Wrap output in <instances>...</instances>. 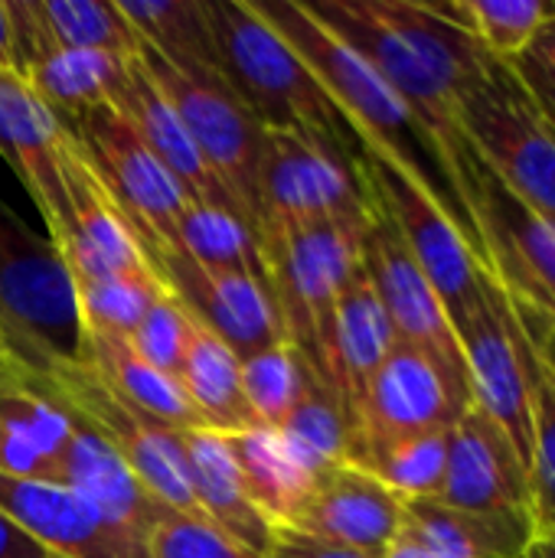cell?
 <instances>
[{"instance_id":"8","label":"cell","mask_w":555,"mask_h":558,"mask_svg":"<svg viewBox=\"0 0 555 558\" xmlns=\"http://www.w3.org/2000/svg\"><path fill=\"white\" fill-rule=\"evenodd\" d=\"M59 128L98 173L118 203L137 248L160 275V265L180 255V222L190 206L183 190L111 105L62 121Z\"/></svg>"},{"instance_id":"35","label":"cell","mask_w":555,"mask_h":558,"mask_svg":"<svg viewBox=\"0 0 555 558\" xmlns=\"http://www.w3.org/2000/svg\"><path fill=\"white\" fill-rule=\"evenodd\" d=\"M278 435L324 477L337 464L353 461V422L330 386L307 379L301 402L285 418Z\"/></svg>"},{"instance_id":"17","label":"cell","mask_w":555,"mask_h":558,"mask_svg":"<svg viewBox=\"0 0 555 558\" xmlns=\"http://www.w3.org/2000/svg\"><path fill=\"white\" fill-rule=\"evenodd\" d=\"M0 513L52 558H150L144 536L69 487L0 474Z\"/></svg>"},{"instance_id":"32","label":"cell","mask_w":555,"mask_h":558,"mask_svg":"<svg viewBox=\"0 0 555 558\" xmlns=\"http://www.w3.org/2000/svg\"><path fill=\"white\" fill-rule=\"evenodd\" d=\"M432 13L471 36L491 59L514 65L540 26L555 16L553 0H425Z\"/></svg>"},{"instance_id":"15","label":"cell","mask_w":555,"mask_h":558,"mask_svg":"<svg viewBox=\"0 0 555 558\" xmlns=\"http://www.w3.org/2000/svg\"><path fill=\"white\" fill-rule=\"evenodd\" d=\"M458 415L461 409L455 405L435 363L396 340L353 412L350 464H360L370 451L389 441L448 428Z\"/></svg>"},{"instance_id":"6","label":"cell","mask_w":555,"mask_h":558,"mask_svg":"<svg viewBox=\"0 0 555 558\" xmlns=\"http://www.w3.org/2000/svg\"><path fill=\"white\" fill-rule=\"evenodd\" d=\"M141 65L164 92L177 118L183 121L200 157L239 209L242 222L262 245V203H258V167L262 134L258 118L242 105L229 78L216 69H190L164 59L157 49H137Z\"/></svg>"},{"instance_id":"27","label":"cell","mask_w":555,"mask_h":558,"mask_svg":"<svg viewBox=\"0 0 555 558\" xmlns=\"http://www.w3.org/2000/svg\"><path fill=\"white\" fill-rule=\"evenodd\" d=\"M177 386L193 405V412L200 415L203 428L219 435H239L258 428L242 392L239 356L190 311H186V347H183Z\"/></svg>"},{"instance_id":"40","label":"cell","mask_w":555,"mask_h":558,"mask_svg":"<svg viewBox=\"0 0 555 558\" xmlns=\"http://www.w3.org/2000/svg\"><path fill=\"white\" fill-rule=\"evenodd\" d=\"M147 553L150 558H255L232 546L226 536H219L213 526L177 513L160 504L150 533H147Z\"/></svg>"},{"instance_id":"30","label":"cell","mask_w":555,"mask_h":558,"mask_svg":"<svg viewBox=\"0 0 555 558\" xmlns=\"http://www.w3.org/2000/svg\"><path fill=\"white\" fill-rule=\"evenodd\" d=\"M62 487L88 497L118 526H124L144 539H147L150 523L160 510V504L141 487V481L128 471V464L101 438H95L88 428H82L79 422H75V438H72Z\"/></svg>"},{"instance_id":"29","label":"cell","mask_w":555,"mask_h":558,"mask_svg":"<svg viewBox=\"0 0 555 558\" xmlns=\"http://www.w3.org/2000/svg\"><path fill=\"white\" fill-rule=\"evenodd\" d=\"M226 441L252 504L275 526H294L321 474L278 432L255 428L226 435Z\"/></svg>"},{"instance_id":"26","label":"cell","mask_w":555,"mask_h":558,"mask_svg":"<svg viewBox=\"0 0 555 558\" xmlns=\"http://www.w3.org/2000/svg\"><path fill=\"white\" fill-rule=\"evenodd\" d=\"M393 347L396 330L366 278V268L360 265L337 301L327 343V383L343 402L350 422L366 386L373 383L376 369L383 366Z\"/></svg>"},{"instance_id":"2","label":"cell","mask_w":555,"mask_h":558,"mask_svg":"<svg viewBox=\"0 0 555 558\" xmlns=\"http://www.w3.org/2000/svg\"><path fill=\"white\" fill-rule=\"evenodd\" d=\"M262 20L304 59L340 118L357 137V150L379 157L422 186L458 226L478 262L487 268V242L474 203L461 186L451 157L419 114L327 26L304 0H252Z\"/></svg>"},{"instance_id":"9","label":"cell","mask_w":555,"mask_h":558,"mask_svg":"<svg viewBox=\"0 0 555 558\" xmlns=\"http://www.w3.org/2000/svg\"><path fill=\"white\" fill-rule=\"evenodd\" d=\"M29 379V376H26ZM65 415L101 438L141 481V487L164 507L203 523L186 484L180 432L154 422L118 392H111L85 363L62 366L46 379H33Z\"/></svg>"},{"instance_id":"46","label":"cell","mask_w":555,"mask_h":558,"mask_svg":"<svg viewBox=\"0 0 555 558\" xmlns=\"http://www.w3.org/2000/svg\"><path fill=\"white\" fill-rule=\"evenodd\" d=\"M520 558H555V536H536Z\"/></svg>"},{"instance_id":"43","label":"cell","mask_w":555,"mask_h":558,"mask_svg":"<svg viewBox=\"0 0 555 558\" xmlns=\"http://www.w3.org/2000/svg\"><path fill=\"white\" fill-rule=\"evenodd\" d=\"M0 558H52L39 549L10 517L0 513Z\"/></svg>"},{"instance_id":"21","label":"cell","mask_w":555,"mask_h":558,"mask_svg":"<svg viewBox=\"0 0 555 558\" xmlns=\"http://www.w3.org/2000/svg\"><path fill=\"white\" fill-rule=\"evenodd\" d=\"M59 147L62 128L52 111L13 69H0V157L26 186L49 242L62 235L69 216Z\"/></svg>"},{"instance_id":"48","label":"cell","mask_w":555,"mask_h":558,"mask_svg":"<svg viewBox=\"0 0 555 558\" xmlns=\"http://www.w3.org/2000/svg\"><path fill=\"white\" fill-rule=\"evenodd\" d=\"M543 111H546L550 118H555V108H546V105H543Z\"/></svg>"},{"instance_id":"31","label":"cell","mask_w":555,"mask_h":558,"mask_svg":"<svg viewBox=\"0 0 555 558\" xmlns=\"http://www.w3.org/2000/svg\"><path fill=\"white\" fill-rule=\"evenodd\" d=\"M118 7L137 39L164 59L219 72L209 0H118Z\"/></svg>"},{"instance_id":"39","label":"cell","mask_w":555,"mask_h":558,"mask_svg":"<svg viewBox=\"0 0 555 558\" xmlns=\"http://www.w3.org/2000/svg\"><path fill=\"white\" fill-rule=\"evenodd\" d=\"M128 340L147 366H154L160 376L177 383L180 363H183V347H186V307L170 291L160 294L147 307V314L141 317V324L134 327V333Z\"/></svg>"},{"instance_id":"41","label":"cell","mask_w":555,"mask_h":558,"mask_svg":"<svg viewBox=\"0 0 555 558\" xmlns=\"http://www.w3.org/2000/svg\"><path fill=\"white\" fill-rule=\"evenodd\" d=\"M533 98L546 108H555V16L540 26L527 52L514 62Z\"/></svg>"},{"instance_id":"14","label":"cell","mask_w":555,"mask_h":558,"mask_svg":"<svg viewBox=\"0 0 555 558\" xmlns=\"http://www.w3.org/2000/svg\"><path fill=\"white\" fill-rule=\"evenodd\" d=\"M458 343L468 363L471 402L484 409L491 422L510 438L514 451L520 454L530 474L533 432H530L523 353H520L514 311L494 275H487L481 307L458 327Z\"/></svg>"},{"instance_id":"3","label":"cell","mask_w":555,"mask_h":558,"mask_svg":"<svg viewBox=\"0 0 555 558\" xmlns=\"http://www.w3.org/2000/svg\"><path fill=\"white\" fill-rule=\"evenodd\" d=\"M219 72L262 128L307 131L357 154V137L304 65V59L262 20L252 0H209Z\"/></svg>"},{"instance_id":"33","label":"cell","mask_w":555,"mask_h":558,"mask_svg":"<svg viewBox=\"0 0 555 558\" xmlns=\"http://www.w3.org/2000/svg\"><path fill=\"white\" fill-rule=\"evenodd\" d=\"M43 33L79 52H101L111 59H131L141 49V39L118 0H29Z\"/></svg>"},{"instance_id":"13","label":"cell","mask_w":555,"mask_h":558,"mask_svg":"<svg viewBox=\"0 0 555 558\" xmlns=\"http://www.w3.org/2000/svg\"><path fill=\"white\" fill-rule=\"evenodd\" d=\"M435 504L478 520H533L530 474L510 438L474 402L448 428V461Z\"/></svg>"},{"instance_id":"47","label":"cell","mask_w":555,"mask_h":558,"mask_svg":"<svg viewBox=\"0 0 555 558\" xmlns=\"http://www.w3.org/2000/svg\"><path fill=\"white\" fill-rule=\"evenodd\" d=\"M3 366H10V363H7V356H3V350H0V369H3Z\"/></svg>"},{"instance_id":"5","label":"cell","mask_w":555,"mask_h":558,"mask_svg":"<svg viewBox=\"0 0 555 558\" xmlns=\"http://www.w3.org/2000/svg\"><path fill=\"white\" fill-rule=\"evenodd\" d=\"M363 229L366 219H343L268 232L262 239V258L285 340L324 386H330L327 343L334 311L343 288L363 265Z\"/></svg>"},{"instance_id":"45","label":"cell","mask_w":555,"mask_h":558,"mask_svg":"<svg viewBox=\"0 0 555 558\" xmlns=\"http://www.w3.org/2000/svg\"><path fill=\"white\" fill-rule=\"evenodd\" d=\"M13 59V13L10 0H0V69H10Z\"/></svg>"},{"instance_id":"20","label":"cell","mask_w":555,"mask_h":558,"mask_svg":"<svg viewBox=\"0 0 555 558\" xmlns=\"http://www.w3.org/2000/svg\"><path fill=\"white\" fill-rule=\"evenodd\" d=\"M402 517L406 500L379 477L357 464H337L317 481L291 530L340 549L383 558L402 530Z\"/></svg>"},{"instance_id":"1","label":"cell","mask_w":555,"mask_h":558,"mask_svg":"<svg viewBox=\"0 0 555 558\" xmlns=\"http://www.w3.org/2000/svg\"><path fill=\"white\" fill-rule=\"evenodd\" d=\"M438 137L451 167L478 199L474 150L461 131V101L497 59L432 13L425 0H304ZM478 213V209H474Z\"/></svg>"},{"instance_id":"12","label":"cell","mask_w":555,"mask_h":558,"mask_svg":"<svg viewBox=\"0 0 555 558\" xmlns=\"http://www.w3.org/2000/svg\"><path fill=\"white\" fill-rule=\"evenodd\" d=\"M353 163L363 186L386 209L415 265L425 271L429 284L442 298L448 320L458 333V327L481 307L491 271L478 262L458 226L445 216V209L402 170L383 163L366 150H357Z\"/></svg>"},{"instance_id":"37","label":"cell","mask_w":555,"mask_h":558,"mask_svg":"<svg viewBox=\"0 0 555 558\" xmlns=\"http://www.w3.org/2000/svg\"><path fill=\"white\" fill-rule=\"evenodd\" d=\"M75 314L82 327L131 337L147 307L170 288L160 278H124V275H69Z\"/></svg>"},{"instance_id":"49","label":"cell","mask_w":555,"mask_h":558,"mask_svg":"<svg viewBox=\"0 0 555 558\" xmlns=\"http://www.w3.org/2000/svg\"><path fill=\"white\" fill-rule=\"evenodd\" d=\"M540 108H543V105H540ZM546 118H550V114H546ZM550 121H553V128H555V118H550Z\"/></svg>"},{"instance_id":"23","label":"cell","mask_w":555,"mask_h":558,"mask_svg":"<svg viewBox=\"0 0 555 558\" xmlns=\"http://www.w3.org/2000/svg\"><path fill=\"white\" fill-rule=\"evenodd\" d=\"M75 422L23 373L0 369V474L62 487Z\"/></svg>"},{"instance_id":"22","label":"cell","mask_w":555,"mask_h":558,"mask_svg":"<svg viewBox=\"0 0 555 558\" xmlns=\"http://www.w3.org/2000/svg\"><path fill=\"white\" fill-rule=\"evenodd\" d=\"M111 108L131 124V131L144 141V147L160 160V167L173 177V183L183 190V196L193 206H213V209H239L200 157L196 144L190 141L183 121L164 98V92L154 85L147 69L141 65L137 52L124 62V78L111 98Z\"/></svg>"},{"instance_id":"42","label":"cell","mask_w":555,"mask_h":558,"mask_svg":"<svg viewBox=\"0 0 555 558\" xmlns=\"http://www.w3.org/2000/svg\"><path fill=\"white\" fill-rule=\"evenodd\" d=\"M268 558H373L363 556V553H353V549H340V546H330V543H321L301 530H291V526H275V536H272V549Z\"/></svg>"},{"instance_id":"34","label":"cell","mask_w":555,"mask_h":558,"mask_svg":"<svg viewBox=\"0 0 555 558\" xmlns=\"http://www.w3.org/2000/svg\"><path fill=\"white\" fill-rule=\"evenodd\" d=\"M180 255L209 271H236L268 281L262 245L255 232L242 222V216H236L232 209L190 203L180 222Z\"/></svg>"},{"instance_id":"16","label":"cell","mask_w":555,"mask_h":558,"mask_svg":"<svg viewBox=\"0 0 555 558\" xmlns=\"http://www.w3.org/2000/svg\"><path fill=\"white\" fill-rule=\"evenodd\" d=\"M59 167L65 183V229L52 242L65 275H124V278H160L147 255L137 248L118 203L62 131Z\"/></svg>"},{"instance_id":"7","label":"cell","mask_w":555,"mask_h":558,"mask_svg":"<svg viewBox=\"0 0 555 558\" xmlns=\"http://www.w3.org/2000/svg\"><path fill=\"white\" fill-rule=\"evenodd\" d=\"M461 131L481 167L555 226V128L514 65L494 62L464 95Z\"/></svg>"},{"instance_id":"24","label":"cell","mask_w":555,"mask_h":558,"mask_svg":"<svg viewBox=\"0 0 555 558\" xmlns=\"http://www.w3.org/2000/svg\"><path fill=\"white\" fill-rule=\"evenodd\" d=\"M180 454L203 523L242 553L268 558L275 523L252 504L226 435L209 428H186L180 432Z\"/></svg>"},{"instance_id":"36","label":"cell","mask_w":555,"mask_h":558,"mask_svg":"<svg viewBox=\"0 0 555 558\" xmlns=\"http://www.w3.org/2000/svg\"><path fill=\"white\" fill-rule=\"evenodd\" d=\"M448 428L389 441L370 451L357 468L379 477L402 500H435L442 490L445 461H448Z\"/></svg>"},{"instance_id":"4","label":"cell","mask_w":555,"mask_h":558,"mask_svg":"<svg viewBox=\"0 0 555 558\" xmlns=\"http://www.w3.org/2000/svg\"><path fill=\"white\" fill-rule=\"evenodd\" d=\"M0 350L29 376L82 363V324L65 265L49 239H39L0 199Z\"/></svg>"},{"instance_id":"18","label":"cell","mask_w":555,"mask_h":558,"mask_svg":"<svg viewBox=\"0 0 555 558\" xmlns=\"http://www.w3.org/2000/svg\"><path fill=\"white\" fill-rule=\"evenodd\" d=\"M13 13V59L10 69L33 88V95L52 111V118L72 121L101 105H111L128 59H111L101 52H79L56 46L29 0H10Z\"/></svg>"},{"instance_id":"19","label":"cell","mask_w":555,"mask_h":558,"mask_svg":"<svg viewBox=\"0 0 555 558\" xmlns=\"http://www.w3.org/2000/svg\"><path fill=\"white\" fill-rule=\"evenodd\" d=\"M160 281L239 360L288 343L272 288L262 278L236 275V271H209L190 262L186 255H173L160 265Z\"/></svg>"},{"instance_id":"50","label":"cell","mask_w":555,"mask_h":558,"mask_svg":"<svg viewBox=\"0 0 555 558\" xmlns=\"http://www.w3.org/2000/svg\"><path fill=\"white\" fill-rule=\"evenodd\" d=\"M550 314H553V311H550ZM553 317H555V314H553Z\"/></svg>"},{"instance_id":"11","label":"cell","mask_w":555,"mask_h":558,"mask_svg":"<svg viewBox=\"0 0 555 558\" xmlns=\"http://www.w3.org/2000/svg\"><path fill=\"white\" fill-rule=\"evenodd\" d=\"M363 193H366V229H363L360 258H363L366 278L396 330V340L419 350L422 356L435 363L455 405L464 412L471 405V379H468V363H464L458 333L448 320V311L442 298L435 294V288L429 284L425 271L415 265L412 252L406 248L386 209L373 199L366 186Z\"/></svg>"},{"instance_id":"44","label":"cell","mask_w":555,"mask_h":558,"mask_svg":"<svg viewBox=\"0 0 555 558\" xmlns=\"http://www.w3.org/2000/svg\"><path fill=\"white\" fill-rule=\"evenodd\" d=\"M383 558H435V556H432V553H429V549H425V546H422V543H419V539L402 526V530H399V536L393 539V546L386 549V556Z\"/></svg>"},{"instance_id":"28","label":"cell","mask_w":555,"mask_h":558,"mask_svg":"<svg viewBox=\"0 0 555 558\" xmlns=\"http://www.w3.org/2000/svg\"><path fill=\"white\" fill-rule=\"evenodd\" d=\"M82 363L124 402L150 415L154 422L186 432V428H203L200 415L186 402L177 383L160 376L154 366L141 360V353L131 347L128 337L82 327Z\"/></svg>"},{"instance_id":"25","label":"cell","mask_w":555,"mask_h":558,"mask_svg":"<svg viewBox=\"0 0 555 558\" xmlns=\"http://www.w3.org/2000/svg\"><path fill=\"white\" fill-rule=\"evenodd\" d=\"M507 304L517 320L527 399H530V494L536 536H555V317L546 307H536L510 291Z\"/></svg>"},{"instance_id":"10","label":"cell","mask_w":555,"mask_h":558,"mask_svg":"<svg viewBox=\"0 0 555 558\" xmlns=\"http://www.w3.org/2000/svg\"><path fill=\"white\" fill-rule=\"evenodd\" d=\"M262 239L317 222L366 219L353 154L307 131L265 128L258 167Z\"/></svg>"},{"instance_id":"38","label":"cell","mask_w":555,"mask_h":558,"mask_svg":"<svg viewBox=\"0 0 555 558\" xmlns=\"http://www.w3.org/2000/svg\"><path fill=\"white\" fill-rule=\"evenodd\" d=\"M239 363H242V392L258 428L278 432L285 418L294 412V405L301 402L304 386L314 373L301 363V356L288 343H278Z\"/></svg>"}]
</instances>
